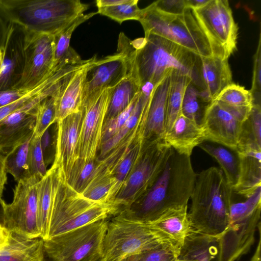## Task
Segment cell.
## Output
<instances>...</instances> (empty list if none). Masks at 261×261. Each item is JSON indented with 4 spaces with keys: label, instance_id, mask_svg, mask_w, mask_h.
I'll list each match as a JSON object with an SVG mask.
<instances>
[{
    "label": "cell",
    "instance_id": "obj_29",
    "mask_svg": "<svg viewBox=\"0 0 261 261\" xmlns=\"http://www.w3.org/2000/svg\"><path fill=\"white\" fill-rule=\"evenodd\" d=\"M198 147L218 162L233 191L238 184L240 172V161L237 152L224 146L212 145L205 141Z\"/></svg>",
    "mask_w": 261,
    "mask_h": 261
},
{
    "label": "cell",
    "instance_id": "obj_36",
    "mask_svg": "<svg viewBox=\"0 0 261 261\" xmlns=\"http://www.w3.org/2000/svg\"><path fill=\"white\" fill-rule=\"evenodd\" d=\"M97 12L83 14L58 33L53 35L54 66L58 64L68 53L71 47L70 41L72 34L81 24L91 18Z\"/></svg>",
    "mask_w": 261,
    "mask_h": 261
},
{
    "label": "cell",
    "instance_id": "obj_57",
    "mask_svg": "<svg viewBox=\"0 0 261 261\" xmlns=\"http://www.w3.org/2000/svg\"><path fill=\"white\" fill-rule=\"evenodd\" d=\"M0 223L3 224V210L1 206H0Z\"/></svg>",
    "mask_w": 261,
    "mask_h": 261
},
{
    "label": "cell",
    "instance_id": "obj_54",
    "mask_svg": "<svg viewBox=\"0 0 261 261\" xmlns=\"http://www.w3.org/2000/svg\"><path fill=\"white\" fill-rule=\"evenodd\" d=\"M138 258L139 255H134L127 257L121 261H138Z\"/></svg>",
    "mask_w": 261,
    "mask_h": 261
},
{
    "label": "cell",
    "instance_id": "obj_21",
    "mask_svg": "<svg viewBox=\"0 0 261 261\" xmlns=\"http://www.w3.org/2000/svg\"><path fill=\"white\" fill-rule=\"evenodd\" d=\"M171 73L153 87L144 107L143 137L145 141L164 139Z\"/></svg>",
    "mask_w": 261,
    "mask_h": 261
},
{
    "label": "cell",
    "instance_id": "obj_10",
    "mask_svg": "<svg viewBox=\"0 0 261 261\" xmlns=\"http://www.w3.org/2000/svg\"><path fill=\"white\" fill-rule=\"evenodd\" d=\"M173 151L164 139L146 141L140 159L112 202L126 209L138 200L153 185Z\"/></svg>",
    "mask_w": 261,
    "mask_h": 261
},
{
    "label": "cell",
    "instance_id": "obj_6",
    "mask_svg": "<svg viewBox=\"0 0 261 261\" xmlns=\"http://www.w3.org/2000/svg\"><path fill=\"white\" fill-rule=\"evenodd\" d=\"M138 21L143 28L145 36L151 34L159 36L200 57H229L211 43L191 9H187L182 14H169L160 10L152 3L141 9Z\"/></svg>",
    "mask_w": 261,
    "mask_h": 261
},
{
    "label": "cell",
    "instance_id": "obj_42",
    "mask_svg": "<svg viewBox=\"0 0 261 261\" xmlns=\"http://www.w3.org/2000/svg\"><path fill=\"white\" fill-rule=\"evenodd\" d=\"M41 138L33 135L30 141L27 154L28 177H43L47 172L44 155L41 144Z\"/></svg>",
    "mask_w": 261,
    "mask_h": 261
},
{
    "label": "cell",
    "instance_id": "obj_15",
    "mask_svg": "<svg viewBox=\"0 0 261 261\" xmlns=\"http://www.w3.org/2000/svg\"><path fill=\"white\" fill-rule=\"evenodd\" d=\"M114 87L104 89L82 105L83 115L77 149L79 158L84 161L96 160L109 100Z\"/></svg>",
    "mask_w": 261,
    "mask_h": 261
},
{
    "label": "cell",
    "instance_id": "obj_35",
    "mask_svg": "<svg viewBox=\"0 0 261 261\" xmlns=\"http://www.w3.org/2000/svg\"><path fill=\"white\" fill-rule=\"evenodd\" d=\"M251 146L261 148V107L253 103L247 119L244 122L238 147Z\"/></svg>",
    "mask_w": 261,
    "mask_h": 261
},
{
    "label": "cell",
    "instance_id": "obj_23",
    "mask_svg": "<svg viewBox=\"0 0 261 261\" xmlns=\"http://www.w3.org/2000/svg\"><path fill=\"white\" fill-rule=\"evenodd\" d=\"M164 140L176 152L190 156L194 148L205 141L201 126L181 113L166 132Z\"/></svg>",
    "mask_w": 261,
    "mask_h": 261
},
{
    "label": "cell",
    "instance_id": "obj_11",
    "mask_svg": "<svg viewBox=\"0 0 261 261\" xmlns=\"http://www.w3.org/2000/svg\"><path fill=\"white\" fill-rule=\"evenodd\" d=\"M41 178L33 176L17 182L13 199L1 203L3 224L10 231L30 239L40 237L37 221V187ZM41 238V237H40Z\"/></svg>",
    "mask_w": 261,
    "mask_h": 261
},
{
    "label": "cell",
    "instance_id": "obj_43",
    "mask_svg": "<svg viewBox=\"0 0 261 261\" xmlns=\"http://www.w3.org/2000/svg\"><path fill=\"white\" fill-rule=\"evenodd\" d=\"M114 184L112 176L93 178L82 193L85 198L97 202H108L107 197Z\"/></svg>",
    "mask_w": 261,
    "mask_h": 261
},
{
    "label": "cell",
    "instance_id": "obj_38",
    "mask_svg": "<svg viewBox=\"0 0 261 261\" xmlns=\"http://www.w3.org/2000/svg\"><path fill=\"white\" fill-rule=\"evenodd\" d=\"M214 100L237 108H251L254 103L250 91L234 83L225 88Z\"/></svg>",
    "mask_w": 261,
    "mask_h": 261
},
{
    "label": "cell",
    "instance_id": "obj_30",
    "mask_svg": "<svg viewBox=\"0 0 261 261\" xmlns=\"http://www.w3.org/2000/svg\"><path fill=\"white\" fill-rule=\"evenodd\" d=\"M137 78L127 72L125 77L114 88L111 95L105 120L113 118L123 111L140 90Z\"/></svg>",
    "mask_w": 261,
    "mask_h": 261
},
{
    "label": "cell",
    "instance_id": "obj_25",
    "mask_svg": "<svg viewBox=\"0 0 261 261\" xmlns=\"http://www.w3.org/2000/svg\"><path fill=\"white\" fill-rule=\"evenodd\" d=\"M44 241L11 232L7 244L0 250V261H47Z\"/></svg>",
    "mask_w": 261,
    "mask_h": 261
},
{
    "label": "cell",
    "instance_id": "obj_34",
    "mask_svg": "<svg viewBox=\"0 0 261 261\" xmlns=\"http://www.w3.org/2000/svg\"><path fill=\"white\" fill-rule=\"evenodd\" d=\"M210 103L203 98L201 90L190 81L184 92L181 114L201 125L205 109Z\"/></svg>",
    "mask_w": 261,
    "mask_h": 261
},
{
    "label": "cell",
    "instance_id": "obj_24",
    "mask_svg": "<svg viewBox=\"0 0 261 261\" xmlns=\"http://www.w3.org/2000/svg\"><path fill=\"white\" fill-rule=\"evenodd\" d=\"M236 151L240 161V172L233 191L247 198L261 187V148L242 147Z\"/></svg>",
    "mask_w": 261,
    "mask_h": 261
},
{
    "label": "cell",
    "instance_id": "obj_12",
    "mask_svg": "<svg viewBox=\"0 0 261 261\" xmlns=\"http://www.w3.org/2000/svg\"><path fill=\"white\" fill-rule=\"evenodd\" d=\"M192 11L215 47L229 57L236 51L239 28L228 1L209 0L203 7Z\"/></svg>",
    "mask_w": 261,
    "mask_h": 261
},
{
    "label": "cell",
    "instance_id": "obj_50",
    "mask_svg": "<svg viewBox=\"0 0 261 261\" xmlns=\"http://www.w3.org/2000/svg\"><path fill=\"white\" fill-rule=\"evenodd\" d=\"M7 158L0 151V186L4 189L7 181Z\"/></svg>",
    "mask_w": 261,
    "mask_h": 261
},
{
    "label": "cell",
    "instance_id": "obj_33",
    "mask_svg": "<svg viewBox=\"0 0 261 261\" xmlns=\"http://www.w3.org/2000/svg\"><path fill=\"white\" fill-rule=\"evenodd\" d=\"M191 81L188 75L178 71L170 74V83L167 100L165 134L181 113V105L185 89Z\"/></svg>",
    "mask_w": 261,
    "mask_h": 261
},
{
    "label": "cell",
    "instance_id": "obj_7",
    "mask_svg": "<svg viewBox=\"0 0 261 261\" xmlns=\"http://www.w3.org/2000/svg\"><path fill=\"white\" fill-rule=\"evenodd\" d=\"M53 167L54 189L47 239L119 213L113 203L95 202L74 191Z\"/></svg>",
    "mask_w": 261,
    "mask_h": 261
},
{
    "label": "cell",
    "instance_id": "obj_55",
    "mask_svg": "<svg viewBox=\"0 0 261 261\" xmlns=\"http://www.w3.org/2000/svg\"><path fill=\"white\" fill-rule=\"evenodd\" d=\"M3 53L2 48L0 49V73L2 69V66L3 63Z\"/></svg>",
    "mask_w": 261,
    "mask_h": 261
},
{
    "label": "cell",
    "instance_id": "obj_22",
    "mask_svg": "<svg viewBox=\"0 0 261 261\" xmlns=\"http://www.w3.org/2000/svg\"><path fill=\"white\" fill-rule=\"evenodd\" d=\"M99 61L94 56L87 65L75 71L53 94L56 109V122L81 110L83 89L87 72Z\"/></svg>",
    "mask_w": 261,
    "mask_h": 261
},
{
    "label": "cell",
    "instance_id": "obj_28",
    "mask_svg": "<svg viewBox=\"0 0 261 261\" xmlns=\"http://www.w3.org/2000/svg\"><path fill=\"white\" fill-rule=\"evenodd\" d=\"M55 169L51 166L38 181L37 187V221L40 237L47 238L49 215L54 189Z\"/></svg>",
    "mask_w": 261,
    "mask_h": 261
},
{
    "label": "cell",
    "instance_id": "obj_41",
    "mask_svg": "<svg viewBox=\"0 0 261 261\" xmlns=\"http://www.w3.org/2000/svg\"><path fill=\"white\" fill-rule=\"evenodd\" d=\"M56 115L55 100L53 95L41 101L37 107L33 136L41 138L48 127L56 122Z\"/></svg>",
    "mask_w": 261,
    "mask_h": 261
},
{
    "label": "cell",
    "instance_id": "obj_9",
    "mask_svg": "<svg viewBox=\"0 0 261 261\" xmlns=\"http://www.w3.org/2000/svg\"><path fill=\"white\" fill-rule=\"evenodd\" d=\"M108 221L101 220L44 241L48 261H101Z\"/></svg>",
    "mask_w": 261,
    "mask_h": 261
},
{
    "label": "cell",
    "instance_id": "obj_2",
    "mask_svg": "<svg viewBox=\"0 0 261 261\" xmlns=\"http://www.w3.org/2000/svg\"><path fill=\"white\" fill-rule=\"evenodd\" d=\"M232 192L221 169L211 167L197 174L188 213L193 230L217 241L229 224Z\"/></svg>",
    "mask_w": 261,
    "mask_h": 261
},
{
    "label": "cell",
    "instance_id": "obj_58",
    "mask_svg": "<svg viewBox=\"0 0 261 261\" xmlns=\"http://www.w3.org/2000/svg\"><path fill=\"white\" fill-rule=\"evenodd\" d=\"M174 261H188V260H182V259H180L178 258Z\"/></svg>",
    "mask_w": 261,
    "mask_h": 261
},
{
    "label": "cell",
    "instance_id": "obj_1",
    "mask_svg": "<svg viewBox=\"0 0 261 261\" xmlns=\"http://www.w3.org/2000/svg\"><path fill=\"white\" fill-rule=\"evenodd\" d=\"M197 175L191 156L179 154L173 149L151 188L134 203V206L121 213L136 220L148 222L170 210L188 206Z\"/></svg>",
    "mask_w": 261,
    "mask_h": 261
},
{
    "label": "cell",
    "instance_id": "obj_26",
    "mask_svg": "<svg viewBox=\"0 0 261 261\" xmlns=\"http://www.w3.org/2000/svg\"><path fill=\"white\" fill-rule=\"evenodd\" d=\"M153 86L148 83L140 89L135 106L124 124L111 138L100 144L99 160L103 159L137 125Z\"/></svg>",
    "mask_w": 261,
    "mask_h": 261
},
{
    "label": "cell",
    "instance_id": "obj_18",
    "mask_svg": "<svg viewBox=\"0 0 261 261\" xmlns=\"http://www.w3.org/2000/svg\"><path fill=\"white\" fill-rule=\"evenodd\" d=\"M127 72L126 59L119 51L100 59L87 72L83 86L82 105L104 89L115 87Z\"/></svg>",
    "mask_w": 261,
    "mask_h": 261
},
{
    "label": "cell",
    "instance_id": "obj_48",
    "mask_svg": "<svg viewBox=\"0 0 261 261\" xmlns=\"http://www.w3.org/2000/svg\"><path fill=\"white\" fill-rule=\"evenodd\" d=\"M32 89H13L0 91V108L18 100L28 93Z\"/></svg>",
    "mask_w": 261,
    "mask_h": 261
},
{
    "label": "cell",
    "instance_id": "obj_31",
    "mask_svg": "<svg viewBox=\"0 0 261 261\" xmlns=\"http://www.w3.org/2000/svg\"><path fill=\"white\" fill-rule=\"evenodd\" d=\"M217 254L215 239L193 231L185 240L178 258L188 261H211Z\"/></svg>",
    "mask_w": 261,
    "mask_h": 261
},
{
    "label": "cell",
    "instance_id": "obj_8",
    "mask_svg": "<svg viewBox=\"0 0 261 261\" xmlns=\"http://www.w3.org/2000/svg\"><path fill=\"white\" fill-rule=\"evenodd\" d=\"M260 208L261 187L245 201L231 203L229 224L217 241V261H236L248 252L260 224Z\"/></svg>",
    "mask_w": 261,
    "mask_h": 261
},
{
    "label": "cell",
    "instance_id": "obj_17",
    "mask_svg": "<svg viewBox=\"0 0 261 261\" xmlns=\"http://www.w3.org/2000/svg\"><path fill=\"white\" fill-rule=\"evenodd\" d=\"M83 115L82 110L57 122L56 153L52 166L66 182L78 155L79 136Z\"/></svg>",
    "mask_w": 261,
    "mask_h": 261
},
{
    "label": "cell",
    "instance_id": "obj_39",
    "mask_svg": "<svg viewBox=\"0 0 261 261\" xmlns=\"http://www.w3.org/2000/svg\"><path fill=\"white\" fill-rule=\"evenodd\" d=\"M138 0H124L118 5L97 7V13L107 16L121 24L128 20H139L141 9Z\"/></svg>",
    "mask_w": 261,
    "mask_h": 261
},
{
    "label": "cell",
    "instance_id": "obj_13",
    "mask_svg": "<svg viewBox=\"0 0 261 261\" xmlns=\"http://www.w3.org/2000/svg\"><path fill=\"white\" fill-rule=\"evenodd\" d=\"M251 108H237L216 100L206 108L201 127L205 141L236 151L244 122Z\"/></svg>",
    "mask_w": 261,
    "mask_h": 261
},
{
    "label": "cell",
    "instance_id": "obj_32",
    "mask_svg": "<svg viewBox=\"0 0 261 261\" xmlns=\"http://www.w3.org/2000/svg\"><path fill=\"white\" fill-rule=\"evenodd\" d=\"M145 142L143 136H139L116 167L112 174L114 184L108 196V202L112 203L122 185L137 164L142 154Z\"/></svg>",
    "mask_w": 261,
    "mask_h": 261
},
{
    "label": "cell",
    "instance_id": "obj_52",
    "mask_svg": "<svg viewBox=\"0 0 261 261\" xmlns=\"http://www.w3.org/2000/svg\"><path fill=\"white\" fill-rule=\"evenodd\" d=\"M209 0H185L187 8L192 10L200 8L205 5Z\"/></svg>",
    "mask_w": 261,
    "mask_h": 261
},
{
    "label": "cell",
    "instance_id": "obj_53",
    "mask_svg": "<svg viewBox=\"0 0 261 261\" xmlns=\"http://www.w3.org/2000/svg\"><path fill=\"white\" fill-rule=\"evenodd\" d=\"M250 261H261L260 260V239H259L258 245L253 256Z\"/></svg>",
    "mask_w": 261,
    "mask_h": 261
},
{
    "label": "cell",
    "instance_id": "obj_45",
    "mask_svg": "<svg viewBox=\"0 0 261 261\" xmlns=\"http://www.w3.org/2000/svg\"><path fill=\"white\" fill-rule=\"evenodd\" d=\"M181 248L161 246L139 255L138 261H174L178 258Z\"/></svg>",
    "mask_w": 261,
    "mask_h": 261
},
{
    "label": "cell",
    "instance_id": "obj_3",
    "mask_svg": "<svg viewBox=\"0 0 261 261\" xmlns=\"http://www.w3.org/2000/svg\"><path fill=\"white\" fill-rule=\"evenodd\" d=\"M134 62L140 85L156 86L173 71L198 80L199 56L165 38L149 35L132 41Z\"/></svg>",
    "mask_w": 261,
    "mask_h": 261
},
{
    "label": "cell",
    "instance_id": "obj_47",
    "mask_svg": "<svg viewBox=\"0 0 261 261\" xmlns=\"http://www.w3.org/2000/svg\"><path fill=\"white\" fill-rule=\"evenodd\" d=\"M152 3L160 10L169 14H182L189 9L186 7L185 0H160Z\"/></svg>",
    "mask_w": 261,
    "mask_h": 261
},
{
    "label": "cell",
    "instance_id": "obj_5",
    "mask_svg": "<svg viewBox=\"0 0 261 261\" xmlns=\"http://www.w3.org/2000/svg\"><path fill=\"white\" fill-rule=\"evenodd\" d=\"M165 245L182 247L169 234L150 223L136 220L120 213L108 221L101 261H121Z\"/></svg>",
    "mask_w": 261,
    "mask_h": 261
},
{
    "label": "cell",
    "instance_id": "obj_44",
    "mask_svg": "<svg viewBox=\"0 0 261 261\" xmlns=\"http://www.w3.org/2000/svg\"><path fill=\"white\" fill-rule=\"evenodd\" d=\"M139 92L129 106L116 117L105 120L103 124L101 143L113 136L123 126L130 116L137 100Z\"/></svg>",
    "mask_w": 261,
    "mask_h": 261
},
{
    "label": "cell",
    "instance_id": "obj_37",
    "mask_svg": "<svg viewBox=\"0 0 261 261\" xmlns=\"http://www.w3.org/2000/svg\"><path fill=\"white\" fill-rule=\"evenodd\" d=\"M96 164L95 160L86 161L79 158L71 169L65 182L74 191L82 194L90 182Z\"/></svg>",
    "mask_w": 261,
    "mask_h": 261
},
{
    "label": "cell",
    "instance_id": "obj_46",
    "mask_svg": "<svg viewBox=\"0 0 261 261\" xmlns=\"http://www.w3.org/2000/svg\"><path fill=\"white\" fill-rule=\"evenodd\" d=\"M261 90V36L259 33L258 46L253 56V68L252 86L250 90L254 103L260 105Z\"/></svg>",
    "mask_w": 261,
    "mask_h": 261
},
{
    "label": "cell",
    "instance_id": "obj_19",
    "mask_svg": "<svg viewBox=\"0 0 261 261\" xmlns=\"http://www.w3.org/2000/svg\"><path fill=\"white\" fill-rule=\"evenodd\" d=\"M24 31L11 23L2 47L0 91L14 89L20 81L24 67Z\"/></svg>",
    "mask_w": 261,
    "mask_h": 261
},
{
    "label": "cell",
    "instance_id": "obj_20",
    "mask_svg": "<svg viewBox=\"0 0 261 261\" xmlns=\"http://www.w3.org/2000/svg\"><path fill=\"white\" fill-rule=\"evenodd\" d=\"M228 60L218 56L199 57L197 87L208 103L233 83Z\"/></svg>",
    "mask_w": 261,
    "mask_h": 261
},
{
    "label": "cell",
    "instance_id": "obj_51",
    "mask_svg": "<svg viewBox=\"0 0 261 261\" xmlns=\"http://www.w3.org/2000/svg\"><path fill=\"white\" fill-rule=\"evenodd\" d=\"M11 232L3 224L0 223V250L8 243Z\"/></svg>",
    "mask_w": 261,
    "mask_h": 261
},
{
    "label": "cell",
    "instance_id": "obj_40",
    "mask_svg": "<svg viewBox=\"0 0 261 261\" xmlns=\"http://www.w3.org/2000/svg\"><path fill=\"white\" fill-rule=\"evenodd\" d=\"M32 136L6 156L7 173L11 174L17 182L22 179L29 177L27 168V154L30 141Z\"/></svg>",
    "mask_w": 261,
    "mask_h": 261
},
{
    "label": "cell",
    "instance_id": "obj_56",
    "mask_svg": "<svg viewBox=\"0 0 261 261\" xmlns=\"http://www.w3.org/2000/svg\"><path fill=\"white\" fill-rule=\"evenodd\" d=\"M3 190H4V189L3 188H2L0 186V204L3 200V199H2Z\"/></svg>",
    "mask_w": 261,
    "mask_h": 261
},
{
    "label": "cell",
    "instance_id": "obj_27",
    "mask_svg": "<svg viewBox=\"0 0 261 261\" xmlns=\"http://www.w3.org/2000/svg\"><path fill=\"white\" fill-rule=\"evenodd\" d=\"M187 208L186 206L170 210L148 222L169 234L182 246L186 238L193 231Z\"/></svg>",
    "mask_w": 261,
    "mask_h": 261
},
{
    "label": "cell",
    "instance_id": "obj_4",
    "mask_svg": "<svg viewBox=\"0 0 261 261\" xmlns=\"http://www.w3.org/2000/svg\"><path fill=\"white\" fill-rule=\"evenodd\" d=\"M79 0H0V12L24 31L55 35L87 10Z\"/></svg>",
    "mask_w": 261,
    "mask_h": 261
},
{
    "label": "cell",
    "instance_id": "obj_14",
    "mask_svg": "<svg viewBox=\"0 0 261 261\" xmlns=\"http://www.w3.org/2000/svg\"><path fill=\"white\" fill-rule=\"evenodd\" d=\"M24 31V67L21 79L14 89L35 87L55 66L53 35Z\"/></svg>",
    "mask_w": 261,
    "mask_h": 261
},
{
    "label": "cell",
    "instance_id": "obj_49",
    "mask_svg": "<svg viewBox=\"0 0 261 261\" xmlns=\"http://www.w3.org/2000/svg\"><path fill=\"white\" fill-rule=\"evenodd\" d=\"M10 23L0 12V49L4 45Z\"/></svg>",
    "mask_w": 261,
    "mask_h": 261
},
{
    "label": "cell",
    "instance_id": "obj_16",
    "mask_svg": "<svg viewBox=\"0 0 261 261\" xmlns=\"http://www.w3.org/2000/svg\"><path fill=\"white\" fill-rule=\"evenodd\" d=\"M43 93L0 121V151L6 156L33 135L36 111L39 103L51 96Z\"/></svg>",
    "mask_w": 261,
    "mask_h": 261
}]
</instances>
